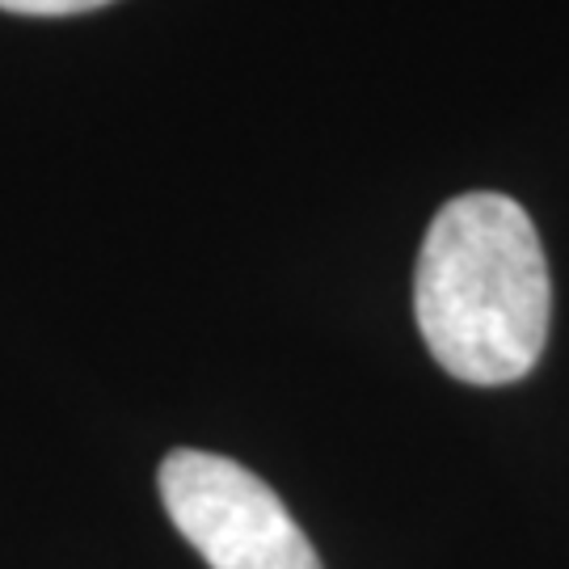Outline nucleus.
Listing matches in <instances>:
<instances>
[{
    "mask_svg": "<svg viewBox=\"0 0 569 569\" xmlns=\"http://www.w3.org/2000/svg\"><path fill=\"white\" fill-rule=\"evenodd\" d=\"M413 317L448 376L481 388L523 380L552 317L549 262L528 211L498 190L451 199L418 253Z\"/></svg>",
    "mask_w": 569,
    "mask_h": 569,
    "instance_id": "obj_1",
    "label": "nucleus"
},
{
    "mask_svg": "<svg viewBox=\"0 0 569 569\" xmlns=\"http://www.w3.org/2000/svg\"><path fill=\"white\" fill-rule=\"evenodd\" d=\"M157 486L173 528L211 569H326L283 498L228 456L169 451Z\"/></svg>",
    "mask_w": 569,
    "mask_h": 569,
    "instance_id": "obj_2",
    "label": "nucleus"
},
{
    "mask_svg": "<svg viewBox=\"0 0 569 569\" xmlns=\"http://www.w3.org/2000/svg\"><path fill=\"white\" fill-rule=\"evenodd\" d=\"M102 4L110 0H0V9L18 18H68V13H89Z\"/></svg>",
    "mask_w": 569,
    "mask_h": 569,
    "instance_id": "obj_3",
    "label": "nucleus"
}]
</instances>
